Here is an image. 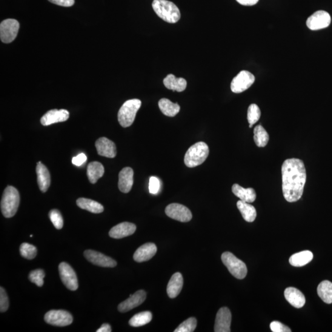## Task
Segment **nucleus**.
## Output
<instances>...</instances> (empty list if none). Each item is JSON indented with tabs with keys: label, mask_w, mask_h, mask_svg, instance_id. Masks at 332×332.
Listing matches in <instances>:
<instances>
[{
	"label": "nucleus",
	"mask_w": 332,
	"mask_h": 332,
	"mask_svg": "<svg viewBox=\"0 0 332 332\" xmlns=\"http://www.w3.org/2000/svg\"><path fill=\"white\" fill-rule=\"evenodd\" d=\"M9 307V300L7 293L4 288L0 287V311L1 313L8 310Z\"/></svg>",
	"instance_id": "obj_39"
},
{
	"label": "nucleus",
	"mask_w": 332,
	"mask_h": 332,
	"mask_svg": "<svg viewBox=\"0 0 332 332\" xmlns=\"http://www.w3.org/2000/svg\"><path fill=\"white\" fill-rule=\"evenodd\" d=\"M111 328L110 325L108 323H104L101 326V328H99L98 330H97V332H111Z\"/></svg>",
	"instance_id": "obj_45"
},
{
	"label": "nucleus",
	"mask_w": 332,
	"mask_h": 332,
	"mask_svg": "<svg viewBox=\"0 0 332 332\" xmlns=\"http://www.w3.org/2000/svg\"><path fill=\"white\" fill-rule=\"evenodd\" d=\"M76 204L82 210H87L94 214L102 213L104 210L103 205L98 202L92 199L83 198V197L77 200Z\"/></svg>",
	"instance_id": "obj_29"
},
{
	"label": "nucleus",
	"mask_w": 332,
	"mask_h": 332,
	"mask_svg": "<svg viewBox=\"0 0 332 332\" xmlns=\"http://www.w3.org/2000/svg\"><path fill=\"white\" fill-rule=\"evenodd\" d=\"M105 170L101 162L94 161L90 162L88 166L87 175L91 184H94L100 178L104 176Z\"/></svg>",
	"instance_id": "obj_26"
},
{
	"label": "nucleus",
	"mask_w": 332,
	"mask_h": 332,
	"mask_svg": "<svg viewBox=\"0 0 332 332\" xmlns=\"http://www.w3.org/2000/svg\"><path fill=\"white\" fill-rule=\"evenodd\" d=\"M70 113L67 110H51L49 111L41 118L42 125L47 126L54 124V123L64 122L69 118Z\"/></svg>",
	"instance_id": "obj_16"
},
{
	"label": "nucleus",
	"mask_w": 332,
	"mask_h": 332,
	"mask_svg": "<svg viewBox=\"0 0 332 332\" xmlns=\"http://www.w3.org/2000/svg\"><path fill=\"white\" fill-rule=\"evenodd\" d=\"M152 7L157 15L166 22L174 24L181 17L178 7L168 0H153Z\"/></svg>",
	"instance_id": "obj_2"
},
{
	"label": "nucleus",
	"mask_w": 332,
	"mask_h": 332,
	"mask_svg": "<svg viewBox=\"0 0 332 332\" xmlns=\"http://www.w3.org/2000/svg\"><path fill=\"white\" fill-rule=\"evenodd\" d=\"M254 133V141L257 147H265V146H267L270 137H269L267 131L261 125L257 126L255 128Z\"/></svg>",
	"instance_id": "obj_33"
},
{
	"label": "nucleus",
	"mask_w": 332,
	"mask_h": 332,
	"mask_svg": "<svg viewBox=\"0 0 332 332\" xmlns=\"http://www.w3.org/2000/svg\"><path fill=\"white\" fill-rule=\"evenodd\" d=\"M160 189V182L156 177H151L149 182V190L150 193L156 194L159 192Z\"/></svg>",
	"instance_id": "obj_41"
},
{
	"label": "nucleus",
	"mask_w": 332,
	"mask_h": 332,
	"mask_svg": "<svg viewBox=\"0 0 332 332\" xmlns=\"http://www.w3.org/2000/svg\"><path fill=\"white\" fill-rule=\"evenodd\" d=\"M85 258L93 264L99 267L105 268L115 267L117 263L115 260L105 255L93 250H87L84 253Z\"/></svg>",
	"instance_id": "obj_13"
},
{
	"label": "nucleus",
	"mask_w": 332,
	"mask_h": 332,
	"mask_svg": "<svg viewBox=\"0 0 332 332\" xmlns=\"http://www.w3.org/2000/svg\"><path fill=\"white\" fill-rule=\"evenodd\" d=\"M49 217H50L51 221L53 223L54 227L57 230H61L63 228L64 220H63L61 213L58 210H51L49 213Z\"/></svg>",
	"instance_id": "obj_38"
},
{
	"label": "nucleus",
	"mask_w": 332,
	"mask_h": 332,
	"mask_svg": "<svg viewBox=\"0 0 332 332\" xmlns=\"http://www.w3.org/2000/svg\"><path fill=\"white\" fill-rule=\"evenodd\" d=\"M20 253L25 259L32 260L36 256L37 249L35 246L28 243H23L20 247Z\"/></svg>",
	"instance_id": "obj_35"
},
{
	"label": "nucleus",
	"mask_w": 332,
	"mask_h": 332,
	"mask_svg": "<svg viewBox=\"0 0 332 332\" xmlns=\"http://www.w3.org/2000/svg\"><path fill=\"white\" fill-rule=\"evenodd\" d=\"M222 260L232 275L238 279L245 278L247 275V268L241 260L229 252L222 254Z\"/></svg>",
	"instance_id": "obj_6"
},
{
	"label": "nucleus",
	"mask_w": 332,
	"mask_h": 332,
	"mask_svg": "<svg viewBox=\"0 0 332 332\" xmlns=\"http://www.w3.org/2000/svg\"><path fill=\"white\" fill-rule=\"evenodd\" d=\"M197 326V320L194 317L185 320L177 327L175 332H193L195 330Z\"/></svg>",
	"instance_id": "obj_36"
},
{
	"label": "nucleus",
	"mask_w": 332,
	"mask_h": 332,
	"mask_svg": "<svg viewBox=\"0 0 332 332\" xmlns=\"http://www.w3.org/2000/svg\"><path fill=\"white\" fill-rule=\"evenodd\" d=\"M184 285V278L181 273H176L172 276L167 287V293L171 299L179 296Z\"/></svg>",
	"instance_id": "obj_23"
},
{
	"label": "nucleus",
	"mask_w": 332,
	"mask_h": 332,
	"mask_svg": "<svg viewBox=\"0 0 332 332\" xmlns=\"http://www.w3.org/2000/svg\"><path fill=\"white\" fill-rule=\"evenodd\" d=\"M261 116V111L259 106L256 104H251L249 106L247 110V120L249 123V128H253V125L258 122Z\"/></svg>",
	"instance_id": "obj_34"
},
{
	"label": "nucleus",
	"mask_w": 332,
	"mask_h": 332,
	"mask_svg": "<svg viewBox=\"0 0 332 332\" xmlns=\"http://www.w3.org/2000/svg\"><path fill=\"white\" fill-rule=\"evenodd\" d=\"M256 80L253 73L248 71H240L232 80L231 83V90L234 93L239 94L244 92L251 88Z\"/></svg>",
	"instance_id": "obj_7"
},
{
	"label": "nucleus",
	"mask_w": 332,
	"mask_h": 332,
	"mask_svg": "<svg viewBox=\"0 0 332 332\" xmlns=\"http://www.w3.org/2000/svg\"><path fill=\"white\" fill-rule=\"evenodd\" d=\"M87 156L84 153L78 154V156L73 157L72 163L76 166H80L87 161Z\"/></svg>",
	"instance_id": "obj_43"
},
{
	"label": "nucleus",
	"mask_w": 332,
	"mask_h": 332,
	"mask_svg": "<svg viewBox=\"0 0 332 332\" xmlns=\"http://www.w3.org/2000/svg\"><path fill=\"white\" fill-rule=\"evenodd\" d=\"M239 4L244 6H254L259 2V0H236Z\"/></svg>",
	"instance_id": "obj_44"
},
{
	"label": "nucleus",
	"mask_w": 332,
	"mask_h": 332,
	"mask_svg": "<svg viewBox=\"0 0 332 332\" xmlns=\"http://www.w3.org/2000/svg\"><path fill=\"white\" fill-rule=\"evenodd\" d=\"M146 297V293L144 290H140L125 301L120 303L118 305V311L121 313H127V312L133 310L144 302Z\"/></svg>",
	"instance_id": "obj_15"
},
{
	"label": "nucleus",
	"mask_w": 332,
	"mask_h": 332,
	"mask_svg": "<svg viewBox=\"0 0 332 332\" xmlns=\"http://www.w3.org/2000/svg\"><path fill=\"white\" fill-rule=\"evenodd\" d=\"M36 172L37 174V181L40 190L45 193L47 191L51 184V176L50 172L42 162L37 163Z\"/></svg>",
	"instance_id": "obj_21"
},
{
	"label": "nucleus",
	"mask_w": 332,
	"mask_h": 332,
	"mask_svg": "<svg viewBox=\"0 0 332 332\" xmlns=\"http://www.w3.org/2000/svg\"><path fill=\"white\" fill-rule=\"evenodd\" d=\"M210 154V149L205 143L199 142L191 146L186 153L184 162L188 168H195L202 164Z\"/></svg>",
	"instance_id": "obj_4"
},
{
	"label": "nucleus",
	"mask_w": 332,
	"mask_h": 332,
	"mask_svg": "<svg viewBox=\"0 0 332 332\" xmlns=\"http://www.w3.org/2000/svg\"><path fill=\"white\" fill-rule=\"evenodd\" d=\"M164 85L168 90L183 92L187 88V82L184 78H176L173 74H168L164 79Z\"/></svg>",
	"instance_id": "obj_25"
},
{
	"label": "nucleus",
	"mask_w": 332,
	"mask_h": 332,
	"mask_svg": "<svg viewBox=\"0 0 332 332\" xmlns=\"http://www.w3.org/2000/svg\"><path fill=\"white\" fill-rule=\"evenodd\" d=\"M134 171L131 168H125L119 174L118 187L119 190L124 193H128L131 190L134 184Z\"/></svg>",
	"instance_id": "obj_20"
},
{
	"label": "nucleus",
	"mask_w": 332,
	"mask_h": 332,
	"mask_svg": "<svg viewBox=\"0 0 332 332\" xmlns=\"http://www.w3.org/2000/svg\"><path fill=\"white\" fill-rule=\"evenodd\" d=\"M282 193L286 201H299L303 195L306 181V172L302 160L291 158L285 160L281 168Z\"/></svg>",
	"instance_id": "obj_1"
},
{
	"label": "nucleus",
	"mask_w": 332,
	"mask_h": 332,
	"mask_svg": "<svg viewBox=\"0 0 332 332\" xmlns=\"http://www.w3.org/2000/svg\"><path fill=\"white\" fill-rule=\"evenodd\" d=\"M20 202V195L18 190L12 186L6 188L3 194L1 201V210L6 218L15 216Z\"/></svg>",
	"instance_id": "obj_3"
},
{
	"label": "nucleus",
	"mask_w": 332,
	"mask_h": 332,
	"mask_svg": "<svg viewBox=\"0 0 332 332\" xmlns=\"http://www.w3.org/2000/svg\"><path fill=\"white\" fill-rule=\"evenodd\" d=\"M284 296L287 301L296 308H301L305 305L306 300L301 291L295 287H288L284 291Z\"/></svg>",
	"instance_id": "obj_22"
},
{
	"label": "nucleus",
	"mask_w": 332,
	"mask_h": 332,
	"mask_svg": "<svg viewBox=\"0 0 332 332\" xmlns=\"http://www.w3.org/2000/svg\"><path fill=\"white\" fill-rule=\"evenodd\" d=\"M48 1L53 4L64 7H70L74 4V0H48Z\"/></svg>",
	"instance_id": "obj_42"
},
{
	"label": "nucleus",
	"mask_w": 332,
	"mask_h": 332,
	"mask_svg": "<svg viewBox=\"0 0 332 332\" xmlns=\"http://www.w3.org/2000/svg\"><path fill=\"white\" fill-rule=\"evenodd\" d=\"M45 320L49 324L65 327L73 322V317L70 313L64 310H51L45 316Z\"/></svg>",
	"instance_id": "obj_9"
},
{
	"label": "nucleus",
	"mask_w": 332,
	"mask_h": 332,
	"mask_svg": "<svg viewBox=\"0 0 332 332\" xmlns=\"http://www.w3.org/2000/svg\"><path fill=\"white\" fill-rule=\"evenodd\" d=\"M237 207L246 222H253L256 220L257 211L253 205L240 200L237 202Z\"/></svg>",
	"instance_id": "obj_28"
},
{
	"label": "nucleus",
	"mask_w": 332,
	"mask_h": 332,
	"mask_svg": "<svg viewBox=\"0 0 332 332\" xmlns=\"http://www.w3.org/2000/svg\"><path fill=\"white\" fill-rule=\"evenodd\" d=\"M96 147L97 153L102 156L113 158L116 155L115 144L106 137H101L97 140L96 142Z\"/></svg>",
	"instance_id": "obj_17"
},
{
	"label": "nucleus",
	"mask_w": 332,
	"mask_h": 332,
	"mask_svg": "<svg viewBox=\"0 0 332 332\" xmlns=\"http://www.w3.org/2000/svg\"><path fill=\"white\" fill-rule=\"evenodd\" d=\"M317 294L323 302L327 304L332 303V283L328 280H323L317 287Z\"/></svg>",
	"instance_id": "obj_31"
},
{
	"label": "nucleus",
	"mask_w": 332,
	"mask_h": 332,
	"mask_svg": "<svg viewBox=\"0 0 332 332\" xmlns=\"http://www.w3.org/2000/svg\"><path fill=\"white\" fill-rule=\"evenodd\" d=\"M151 319H152V314L151 312L144 311L134 315L129 323L132 327H138L150 323Z\"/></svg>",
	"instance_id": "obj_32"
},
{
	"label": "nucleus",
	"mask_w": 332,
	"mask_h": 332,
	"mask_svg": "<svg viewBox=\"0 0 332 332\" xmlns=\"http://www.w3.org/2000/svg\"><path fill=\"white\" fill-rule=\"evenodd\" d=\"M330 23V14L324 11H318L309 17L306 25L311 30H319L328 27Z\"/></svg>",
	"instance_id": "obj_12"
},
{
	"label": "nucleus",
	"mask_w": 332,
	"mask_h": 332,
	"mask_svg": "<svg viewBox=\"0 0 332 332\" xmlns=\"http://www.w3.org/2000/svg\"><path fill=\"white\" fill-rule=\"evenodd\" d=\"M165 213L170 218L181 222H190L192 219V214L185 205L174 203L167 206Z\"/></svg>",
	"instance_id": "obj_11"
},
{
	"label": "nucleus",
	"mask_w": 332,
	"mask_h": 332,
	"mask_svg": "<svg viewBox=\"0 0 332 332\" xmlns=\"http://www.w3.org/2000/svg\"><path fill=\"white\" fill-rule=\"evenodd\" d=\"M19 23L16 19H8L0 24V38L4 44H10L18 35Z\"/></svg>",
	"instance_id": "obj_8"
},
{
	"label": "nucleus",
	"mask_w": 332,
	"mask_h": 332,
	"mask_svg": "<svg viewBox=\"0 0 332 332\" xmlns=\"http://www.w3.org/2000/svg\"><path fill=\"white\" fill-rule=\"evenodd\" d=\"M270 328L273 332H291L290 328L286 326L281 322L278 321H273L271 323Z\"/></svg>",
	"instance_id": "obj_40"
},
{
	"label": "nucleus",
	"mask_w": 332,
	"mask_h": 332,
	"mask_svg": "<svg viewBox=\"0 0 332 332\" xmlns=\"http://www.w3.org/2000/svg\"><path fill=\"white\" fill-rule=\"evenodd\" d=\"M61 279L65 287L70 290H76L78 288V278L75 271L71 266L65 262H62L59 266Z\"/></svg>",
	"instance_id": "obj_10"
},
{
	"label": "nucleus",
	"mask_w": 332,
	"mask_h": 332,
	"mask_svg": "<svg viewBox=\"0 0 332 332\" xmlns=\"http://www.w3.org/2000/svg\"><path fill=\"white\" fill-rule=\"evenodd\" d=\"M45 273L44 270H36L30 272L28 279L31 282L34 283L38 287H42L44 284V277Z\"/></svg>",
	"instance_id": "obj_37"
},
{
	"label": "nucleus",
	"mask_w": 332,
	"mask_h": 332,
	"mask_svg": "<svg viewBox=\"0 0 332 332\" xmlns=\"http://www.w3.org/2000/svg\"><path fill=\"white\" fill-rule=\"evenodd\" d=\"M232 191L234 195L239 197L241 201L252 203L256 201V193L252 188H244L238 184H234L232 187Z\"/></svg>",
	"instance_id": "obj_24"
},
{
	"label": "nucleus",
	"mask_w": 332,
	"mask_h": 332,
	"mask_svg": "<svg viewBox=\"0 0 332 332\" xmlns=\"http://www.w3.org/2000/svg\"><path fill=\"white\" fill-rule=\"evenodd\" d=\"M156 252L157 247L155 244L153 243H147L137 249L134 254V259L139 263L147 262L153 258Z\"/></svg>",
	"instance_id": "obj_19"
},
{
	"label": "nucleus",
	"mask_w": 332,
	"mask_h": 332,
	"mask_svg": "<svg viewBox=\"0 0 332 332\" xmlns=\"http://www.w3.org/2000/svg\"><path fill=\"white\" fill-rule=\"evenodd\" d=\"M158 105L162 113L167 116H175L180 110V107L178 104L172 102L170 100L165 98L160 100Z\"/></svg>",
	"instance_id": "obj_30"
},
{
	"label": "nucleus",
	"mask_w": 332,
	"mask_h": 332,
	"mask_svg": "<svg viewBox=\"0 0 332 332\" xmlns=\"http://www.w3.org/2000/svg\"><path fill=\"white\" fill-rule=\"evenodd\" d=\"M136 228V226L134 223L122 222L111 228L109 235L114 239H121L133 234L135 233Z\"/></svg>",
	"instance_id": "obj_18"
},
{
	"label": "nucleus",
	"mask_w": 332,
	"mask_h": 332,
	"mask_svg": "<svg viewBox=\"0 0 332 332\" xmlns=\"http://www.w3.org/2000/svg\"><path fill=\"white\" fill-rule=\"evenodd\" d=\"M231 314L227 307L220 308L217 314L214 331L216 332H230Z\"/></svg>",
	"instance_id": "obj_14"
},
{
	"label": "nucleus",
	"mask_w": 332,
	"mask_h": 332,
	"mask_svg": "<svg viewBox=\"0 0 332 332\" xmlns=\"http://www.w3.org/2000/svg\"><path fill=\"white\" fill-rule=\"evenodd\" d=\"M141 105L142 102L137 99L129 100L124 103L118 114V121L122 127L128 128L133 124Z\"/></svg>",
	"instance_id": "obj_5"
},
{
	"label": "nucleus",
	"mask_w": 332,
	"mask_h": 332,
	"mask_svg": "<svg viewBox=\"0 0 332 332\" xmlns=\"http://www.w3.org/2000/svg\"><path fill=\"white\" fill-rule=\"evenodd\" d=\"M313 259V254L311 251H302L293 255L289 259V263L294 267H301L307 265Z\"/></svg>",
	"instance_id": "obj_27"
}]
</instances>
